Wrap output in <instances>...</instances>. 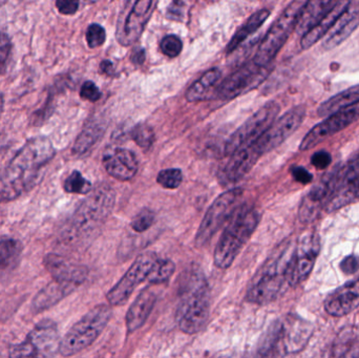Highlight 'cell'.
Instances as JSON below:
<instances>
[{
    "mask_svg": "<svg viewBox=\"0 0 359 358\" xmlns=\"http://www.w3.org/2000/svg\"><path fill=\"white\" fill-rule=\"evenodd\" d=\"M55 153L48 137L29 139L0 172V203L14 201L35 187Z\"/></svg>",
    "mask_w": 359,
    "mask_h": 358,
    "instance_id": "obj_1",
    "label": "cell"
},
{
    "mask_svg": "<svg viewBox=\"0 0 359 358\" xmlns=\"http://www.w3.org/2000/svg\"><path fill=\"white\" fill-rule=\"evenodd\" d=\"M210 289L206 277L198 268L187 269L182 275L176 322L186 334L202 331L210 315Z\"/></svg>",
    "mask_w": 359,
    "mask_h": 358,
    "instance_id": "obj_2",
    "label": "cell"
},
{
    "mask_svg": "<svg viewBox=\"0 0 359 358\" xmlns=\"http://www.w3.org/2000/svg\"><path fill=\"white\" fill-rule=\"evenodd\" d=\"M295 244L286 241L259 269L247 289L246 301L255 305H267L283 296L289 286V268Z\"/></svg>",
    "mask_w": 359,
    "mask_h": 358,
    "instance_id": "obj_3",
    "label": "cell"
},
{
    "mask_svg": "<svg viewBox=\"0 0 359 358\" xmlns=\"http://www.w3.org/2000/svg\"><path fill=\"white\" fill-rule=\"evenodd\" d=\"M313 334V325L299 315H289L270 326L259 346V357H287L301 352Z\"/></svg>",
    "mask_w": 359,
    "mask_h": 358,
    "instance_id": "obj_4",
    "label": "cell"
},
{
    "mask_svg": "<svg viewBox=\"0 0 359 358\" xmlns=\"http://www.w3.org/2000/svg\"><path fill=\"white\" fill-rule=\"evenodd\" d=\"M259 220L261 216L255 208L243 206L236 210L215 247L213 261L217 268L227 269L233 264L257 229Z\"/></svg>",
    "mask_w": 359,
    "mask_h": 358,
    "instance_id": "obj_5",
    "label": "cell"
},
{
    "mask_svg": "<svg viewBox=\"0 0 359 358\" xmlns=\"http://www.w3.org/2000/svg\"><path fill=\"white\" fill-rule=\"evenodd\" d=\"M111 317L113 311L107 305H99L88 311L61 340L59 353L67 357L86 350L101 336Z\"/></svg>",
    "mask_w": 359,
    "mask_h": 358,
    "instance_id": "obj_6",
    "label": "cell"
},
{
    "mask_svg": "<svg viewBox=\"0 0 359 358\" xmlns=\"http://www.w3.org/2000/svg\"><path fill=\"white\" fill-rule=\"evenodd\" d=\"M302 6L303 4L301 1L292 2L278 17L259 44L255 58L252 59L255 63L259 65L271 64L293 29H295Z\"/></svg>",
    "mask_w": 359,
    "mask_h": 358,
    "instance_id": "obj_7",
    "label": "cell"
},
{
    "mask_svg": "<svg viewBox=\"0 0 359 358\" xmlns=\"http://www.w3.org/2000/svg\"><path fill=\"white\" fill-rule=\"evenodd\" d=\"M242 195V189L234 188L222 193L215 200L196 231V246L202 248L209 244L215 233L233 216Z\"/></svg>",
    "mask_w": 359,
    "mask_h": 358,
    "instance_id": "obj_8",
    "label": "cell"
},
{
    "mask_svg": "<svg viewBox=\"0 0 359 358\" xmlns=\"http://www.w3.org/2000/svg\"><path fill=\"white\" fill-rule=\"evenodd\" d=\"M58 327L52 319H42L21 344L11 349V357H50L59 352Z\"/></svg>",
    "mask_w": 359,
    "mask_h": 358,
    "instance_id": "obj_9",
    "label": "cell"
},
{
    "mask_svg": "<svg viewBox=\"0 0 359 358\" xmlns=\"http://www.w3.org/2000/svg\"><path fill=\"white\" fill-rule=\"evenodd\" d=\"M116 195L109 185L102 184L92 191L74 216L76 230H92L111 214L115 205Z\"/></svg>",
    "mask_w": 359,
    "mask_h": 358,
    "instance_id": "obj_10",
    "label": "cell"
},
{
    "mask_svg": "<svg viewBox=\"0 0 359 358\" xmlns=\"http://www.w3.org/2000/svg\"><path fill=\"white\" fill-rule=\"evenodd\" d=\"M272 63L259 65L251 60L236 69L215 88V96L222 100H231L259 88L272 71Z\"/></svg>",
    "mask_w": 359,
    "mask_h": 358,
    "instance_id": "obj_11",
    "label": "cell"
},
{
    "mask_svg": "<svg viewBox=\"0 0 359 358\" xmlns=\"http://www.w3.org/2000/svg\"><path fill=\"white\" fill-rule=\"evenodd\" d=\"M280 109V105L274 101L266 103L230 137L226 143L225 155L230 156L252 145L276 121Z\"/></svg>",
    "mask_w": 359,
    "mask_h": 358,
    "instance_id": "obj_12",
    "label": "cell"
},
{
    "mask_svg": "<svg viewBox=\"0 0 359 358\" xmlns=\"http://www.w3.org/2000/svg\"><path fill=\"white\" fill-rule=\"evenodd\" d=\"M157 259L158 256L155 252H147L141 254L122 279L107 294L109 305L111 306L126 305L136 288L149 279V273Z\"/></svg>",
    "mask_w": 359,
    "mask_h": 358,
    "instance_id": "obj_13",
    "label": "cell"
},
{
    "mask_svg": "<svg viewBox=\"0 0 359 358\" xmlns=\"http://www.w3.org/2000/svg\"><path fill=\"white\" fill-rule=\"evenodd\" d=\"M306 109L303 105L293 107L282 117L270 125V128L253 143L251 146L259 156L265 155L280 146L303 123L305 119Z\"/></svg>",
    "mask_w": 359,
    "mask_h": 358,
    "instance_id": "obj_14",
    "label": "cell"
},
{
    "mask_svg": "<svg viewBox=\"0 0 359 358\" xmlns=\"http://www.w3.org/2000/svg\"><path fill=\"white\" fill-rule=\"evenodd\" d=\"M320 252V235L308 233L295 243L294 252L289 268V286L297 287L311 275Z\"/></svg>",
    "mask_w": 359,
    "mask_h": 358,
    "instance_id": "obj_15",
    "label": "cell"
},
{
    "mask_svg": "<svg viewBox=\"0 0 359 358\" xmlns=\"http://www.w3.org/2000/svg\"><path fill=\"white\" fill-rule=\"evenodd\" d=\"M332 191L326 204L328 212L339 209L359 198V156L331 174Z\"/></svg>",
    "mask_w": 359,
    "mask_h": 358,
    "instance_id": "obj_16",
    "label": "cell"
},
{
    "mask_svg": "<svg viewBox=\"0 0 359 358\" xmlns=\"http://www.w3.org/2000/svg\"><path fill=\"white\" fill-rule=\"evenodd\" d=\"M158 2L159 0H136L128 12L122 13L117 27V39L120 44L128 46L138 41Z\"/></svg>",
    "mask_w": 359,
    "mask_h": 358,
    "instance_id": "obj_17",
    "label": "cell"
},
{
    "mask_svg": "<svg viewBox=\"0 0 359 358\" xmlns=\"http://www.w3.org/2000/svg\"><path fill=\"white\" fill-rule=\"evenodd\" d=\"M359 119V102L351 106L341 109L329 116L322 123L314 126L302 141L299 145L301 151H308L312 147L330 138L333 135L345 130Z\"/></svg>",
    "mask_w": 359,
    "mask_h": 358,
    "instance_id": "obj_18",
    "label": "cell"
},
{
    "mask_svg": "<svg viewBox=\"0 0 359 358\" xmlns=\"http://www.w3.org/2000/svg\"><path fill=\"white\" fill-rule=\"evenodd\" d=\"M261 156L252 146L238 149L229 156V159L219 167L217 178L223 186L236 184L242 180L259 161Z\"/></svg>",
    "mask_w": 359,
    "mask_h": 358,
    "instance_id": "obj_19",
    "label": "cell"
},
{
    "mask_svg": "<svg viewBox=\"0 0 359 358\" xmlns=\"http://www.w3.org/2000/svg\"><path fill=\"white\" fill-rule=\"evenodd\" d=\"M102 162L107 174L116 180H132L138 172V159L130 149L119 147L107 149Z\"/></svg>",
    "mask_w": 359,
    "mask_h": 358,
    "instance_id": "obj_20",
    "label": "cell"
},
{
    "mask_svg": "<svg viewBox=\"0 0 359 358\" xmlns=\"http://www.w3.org/2000/svg\"><path fill=\"white\" fill-rule=\"evenodd\" d=\"M359 25V0H351L346 6L345 11L335 21L333 27L325 35L323 46L326 50L339 46L341 42L345 41Z\"/></svg>",
    "mask_w": 359,
    "mask_h": 358,
    "instance_id": "obj_21",
    "label": "cell"
},
{
    "mask_svg": "<svg viewBox=\"0 0 359 358\" xmlns=\"http://www.w3.org/2000/svg\"><path fill=\"white\" fill-rule=\"evenodd\" d=\"M80 285L81 284L77 282L54 277V280L43 289L40 290L37 296L34 298L32 309L35 313L43 312L58 304L60 301L75 291Z\"/></svg>",
    "mask_w": 359,
    "mask_h": 358,
    "instance_id": "obj_22",
    "label": "cell"
},
{
    "mask_svg": "<svg viewBox=\"0 0 359 358\" xmlns=\"http://www.w3.org/2000/svg\"><path fill=\"white\" fill-rule=\"evenodd\" d=\"M359 306V277L346 284L327 296L325 309L332 317H341L349 315Z\"/></svg>",
    "mask_w": 359,
    "mask_h": 358,
    "instance_id": "obj_23",
    "label": "cell"
},
{
    "mask_svg": "<svg viewBox=\"0 0 359 358\" xmlns=\"http://www.w3.org/2000/svg\"><path fill=\"white\" fill-rule=\"evenodd\" d=\"M331 174L316 185L309 193L304 198L299 206V220L304 223L312 222L318 218L323 207H326L327 202L332 191Z\"/></svg>",
    "mask_w": 359,
    "mask_h": 358,
    "instance_id": "obj_24",
    "label": "cell"
},
{
    "mask_svg": "<svg viewBox=\"0 0 359 358\" xmlns=\"http://www.w3.org/2000/svg\"><path fill=\"white\" fill-rule=\"evenodd\" d=\"M157 302V294L151 287L145 288L137 296L126 313V328L128 333L140 329L149 319Z\"/></svg>",
    "mask_w": 359,
    "mask_h": 358,
    "instance_id": "obj_25",
    "label": "cell"
},
{
    "mask_svg": "<svg viewBox=\"0 0 359 358\" xmlns=\"http://www.w3.org/2000/svg\"><path fill=\"white\" fill-rule=\"evenodd\" d=\"M337 0H308L303 4L297 16L295 31L299 35H305L316 27L337 4Z\"/></svg>",
    "mask_w": 359,
    "mask_h": 358,
    "instance_id": "obj_26",
    "label": "cell"
},
{
    "mask_svg": "<svg viewBox=\"0 0 359 358\" xmlns=\"http://www.w3.org/2000/svg\"><path fill=\"white\" fill-rule=\"evenodd\" d=\"M348 4H349V0H337V4L327 13L326 16L316 27H312L309 32L303 35L301 41L302 48L304 50H307L316 44L320 38L324 37L328 33L329 29L333 27L337 18L341 16V13L345 11Z\"/></svg>",
    "mask_w": 359,
    "mask_h": 358,
    "instance_id": "obj_27",
    "label": "cell"
},
{
    "mask_svg": "<svg viewBox=\"0 0 359 358\" xmlns=\"http://www.w3.org/2000/svg\"><path fill=\"white\" fill-rule=\"evenodd\" d=\"M46 267L52 273L53 277L58 279L69 280V281L82 284L88 277V269L69 264L60 256H53V254L46 256Z\"/></svg>",
    "mask_w": 359,
    "mask_h": 358,
    "instance_id": "obj_28",
    "label": "cell"
},
{
    "mask_svg": "<svg viewBox=\"0 0 359 358\" xmlns=\"http://www.w3.org/2000/svg\"><path fill=\"white\" fill-rule=\"evenodd\" d=\"M104 132L105 128L103 122L99 121V120H93V121L88 122L74 144V155L84 156L88 153L100 140Z\"/></svg>",
    "mask_w": 359,
    "mask_h": 358,
    "instance_id": "obj_29",
    "label": "cell"
},
{
    "mask_svg": "<svg viewBox=\"0 0 359 358\" xmlns=\"http://www.w3.org/2000/svg\"><path fill=\"white\" fill-rule=\"evenodd\" d=\"M222 71L217 67L207 71L198 81L194 82L187 92H186V99L189 102H200L205 100L208 96L209 92L219 83L221 79Z\"/></svg>",
    "mask_w": 359,
    "mask_h": 358,
    "instance_id": "obj_30",
    "label": "cell"
},
{
    "mask_svg": "<svg viewBox=\"0 0 359 358\" xmlns=\"http://www.w3.org/2000/svg\"><path fill=\"white\" fill-rule=\"evenodd\" d=\"M358 102H359V85L348 88L339 92V95L331 97L318 107V113L320 117H327Z\"/></svg>",
    "mask_w": 359,
    "mask_h": 358,
    "instance_id": "obj_31",
    "label": "cell"
},
{
    "mask_svg": "<svg viewBox=\"0 0 359 358\" xmlns=\"http://www.w3.org/2000/svg\"><path fill=\"white\" fill-rule=\"evenodd\" d=\"M270 16V11L266 10H259L257 11V13L250 16V18L247 20V22L234 34L233 37L230 40L229 43H228L227 48H226V52L228 54L233 52L236 48H238L241 44L243 43L245 39H247V37L252 35L255 32H257L262 25H264L266 20H267L268 17Z\"/></svg>",
    "mask_w": 359,
    "mask_h": 358,
    "instance_id": "obj_32",
    "label": "cell"
},
{
    "mask_svg": "<svg viewBox=\"0 0 359 358\" xmlns=\"http://www.w3.org/2000/svg\"><path fill=\"white\" fill-rule=\"evenodd\" d=\"M22 252V244L13 237H0V273L16 264Z\"/></svg>",
    "mask_w": 359,
    "mask_h": 358,
    "instance_id": "obj_33",
    "label": "cell"
},
{
    "mask_svg": "<svg viewBox=\"0 0 359 358\" xmlns=\"http://www.w3.org/2000/svg\"><path fill=\"white\" fill-rule=\"evenodd\" d=\"M175 271H176V265L172 261L158 258L147 281L151 285L165 283L174 275Z\"/></svg>",
    "mask_w": 359,
    "mask_h": 358,
    "instance_id": "obj_34",
    "label": "cell"
},
{
    "mask_svg": "<svg viewBox=\"0 0 359 358\" xmlns=\"http://www.w3.org/2000/svg\"><path fill=\"white\" fill-rule=\"evenodd\" d=\"M93 185L83 174L78 170H74L63 182V189L67 193L76 195H88L92 191Z\"/></svg>",
    "mask_w": 359,
    "mask_h": 358,
    "instance_id": "obj_35",
    "label": "cell"
},
{
    "mask_svg": "<svg viewBox=\"0 0 359 358\" xmlns=\"http://www.w3.org/2000/svg\"><path fill=\"white\" fill-rule=\"evenodd\" d=\"M132 138L141 149H149L155 142V132L147 124H138L133 128Z\"/></svg>",
    "mask_w": 359,
    "mask_h": 358,
    "instance_id": "obj_36",
    "label": "cell"
},
{
    "mask_svg": "<svg viewBox=\"0 0 359 358\" xmlns=\"http://www.w3.org/2000/svg\"><path fill=\"white\" fill-rule=\"evenodd\" d=\"M156 221V214L149 208H143L138 212L130 222V227L136 233H143L149 230Z\"/></svg>",
    "mask_w": 359,
    "mask_h": 358,
    "instance_id": "obj_37",
    "label": "cell"
},
{
    "mask_svg": "<svg viewBox=\"0 0 359 358\" xmlns=\"http://www.w3.org/2000/svg\"><path fill=\"white\" fill-rule=\"evenodd\" d=\"M183 174L179 168H168L158 174L157 182L163 188L177 189L182 184Z\"/></svg>",
    "mask_w": 359,
    "mask_h": 358,
    "instance_id": "obj_38",
    "label": "cell"
},
{
    "mask_svg": "<svg viewBox=\"0 0 359 358\" xmlns=\"http://www.w3.org/2000/svg\"><path fill=\"white\" fill-rule=\"evenodd\" d=\"M105 40H107V33L104 27H101L98 23H93L86 29V41L90 48L103 46Z\"/></svg>",
    "mask_w": 359,
    "mask_h": 358,
    "instance_id": "obj_39",
    "label": "cell"
},
{
    "mask_svg": "<svg viewBox=\"0 0 359 358\" xmlns=\"http://www.w3.org/2000/svg\"><path fill=\"white\" fill-rule=\"evenodd\" d=\"M160 46H161V50L164 55L170 58H176L181 54L183 43L178 36L168 35L162 39Z\"/></svg>",
    "mask_w": 359,
    "mask_h": 358,
    "instance_id": "obj_40",
    "label": "cell"
},
{
    "mask_svg": "<svg viewBox=\"0 0 359 358\" xmlns=\"http://www.w3.org/2000/svg\"><path fill=\"white\" fill-rule=\"evenodd\" d=\"M12 50V42L6 34L0 33V76L4 73L8 57Z\"/></svg>",
    "mask_w": 359,
    "mask_h": 358,
    "instance_id": "obj_41",
    "label": "cell"
},
{
    "mask_svg": "<svg viewBox=\"0 0 359 358\" xmlns=\"http://www.w3.org/2000/svg\"><path fill=\"white\" fill-rule=\"evenodd\" d=\"M80 96L84 100L96 102L101 98V92L94 82L86 81L80 88Z\"/></svg>",
    "mask_w": 359,
    "mask_h": 358,
    "instance_id": "obj_42",
    "label": "cell"
},
{
    "mask_svg": "<svg viewBox=\"0 0 359 358\" xmlns=\"http://www.w3.org/2000/svg\"><path fill=\"white\" fill-rule=\"evenodd\" d=\"M80 0H56V8L62 15H74L79 8Z\"/></svg>",
    "mask_w": 359,
    "mask_h": 358,
    "instance_id": "obj_43",
    "label": "cell"
},
{
    "mask_svg": "<svg viewBox=\"0 0 359 358\" xmlns=\"http://www.w3.org/2000/svg\"><path fill=\"white\" fill-rule=\"evenodd\" d=\"M332 162V157L330 153L325 151H318L311 158V163L318 170H326Z\"/></svg>",
    "mask_w": 359,
    "mask_h": 358,
    "instance_id": "obj_44",
    "label": "cell"
},
{
    "mask_svg": "<svg viewBox=\"0 0 359 358\" xmlns=\"http://www.w3.org/2000/svg\"><path fill=\"white\" fill-rule=\"evenodd\" d=\"M291 174L297 182L302 183V184H309L313 180V176L302 166H293L291 168Z\"/></svg>",
    "mask_w": 359,
    "mask_h": 358,
    "instance_id": "obj_45",
    "label": "cell"
},
{
    "mask_svg": "<svg viewBox=\"0 0 359 358\" xmlns=\"http://www.w3.org/2000/svg\"><path fill=\"white\" fill-rule=\"evenodd\" d=\"M341 269L345 275H354L359 269V261L356 256H349L344 259L341 263Z\"/></svg>",
    "mask_w": 359,
    "mask_h": 358,
    "instance_id": "obj_46",
    "label": "cell"
},
{
    "mask_svg": "<svg viewBox=\"0 0 359 358\" xmlns=\"http://www.w3.org/2000/svg\"><path fill=\"white\" fill-rule=\"evenodd\" d=\"M184 10L183 0H172L168 6V17L172 20H180Z\"/></svg>",
    "mask_w": 359,
    "mask_h": 358,
    "instance_id": "obj_47",
    "label": "cell"
},
{
    "mask_svg": "<svg viewBox=\"0 0 359 358\" xmlns=\"http://www.w3.org/2000/svg\"><path fill=\"white\" fill-rule=\"evenodd\" d=\"M132 59L135 64H142L145 60V50L143 48H137L133 54Z\"/></svg>",
    "mask_w": 359,
    "mask_h": 358,
    "instance_id": "obj_48",
    "label": "cell"
},
{
    "mask_svg": "<svg viewBox=\"0 0 359 358\" xmlns=\"http://www.w3.org/2000/svg\"><path fill=\"white\" fill-rule=\"evenodd\" d=\"M100 69L101 71L107 74V75L111 76L114 74V65L111 61L103 60L102 62H101Z\"/></svg>",
    "mask_w": 359,
    "mask_h": 358,
    "instance_id": "obj_49",
    "label": "cell"
}]
</instances>
